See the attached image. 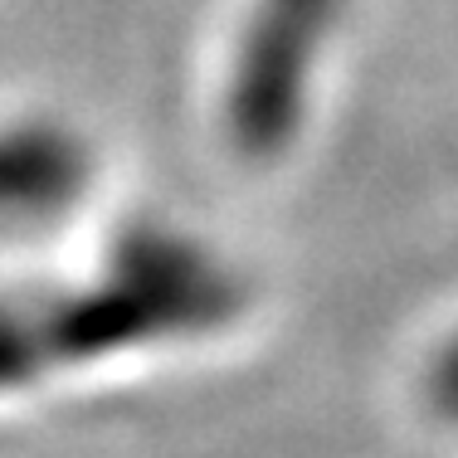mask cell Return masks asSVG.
I'll return each mask as SVG.
<instances>
[{"label": "cell", "mask_w": 458, "mask_h": 458, "mask_svg": "<svg viewBox=\"0 0 458 458\" xmlns=\"http://www.w3.org/2000/svg\"><path fill=\"white\" fill-rule=\"evenodd\" d=\"M429 395H434V405L444 410V420H454V424H458V336L439 352V361H434Z\"/></svg>", "instance_id": "cell-4"}, {"label": "cell", "mask_w": 458, "mask_h": 458, "mask_svg": "<svg viewBox=\"0 0 458 458\" xmlns=\"http://www.w3.org/2000/svg\"><path fill=\"white\" fill-rule=\"evenodd\" d=\"M89 181V151L54 123L0 127V220L69 205Z\"/></svg>", "instance_id": "cell-3"}, {"label": "cell", "mask_w": 458, "mask_h": 458, "mask_svg": "<svg viewBox=\"0 0 458 458\" xmlns=\"http://www.w3.org/2000/svg\"><path fill=\"white\" fill-rule=\"evenodd\" d=\"M342 10L346 0H249L225 89V123L244 157L274 161L298 137Z\"/></svg>", "instance_id": "cell-2"}, {"label": "cell", "mask_w": 458, "mask_h": 458, "mask_svg": "<svg viewBox=\"0 0 458 458\" xmlns=\"http://www.w3.org/2000/svg\"><path fill=\"white\" fill-rule=\"evenodd\" d=\"M69 302L0 308V366L15 356H83L141 342L147 332L210 322L234 298L229 278L195 244L171 234H137L103 283L64 293Z\"/></svg>", "instance_id": "cell-1"}]
</instances>
